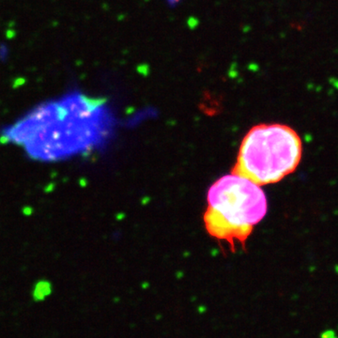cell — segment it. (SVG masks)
Listing matches in <instances>:
<instances>
[{"label":"cell","instance_id":"obj_3","mask_svg":"<svg viewBox=\"0 0 338 338\" xmlns=\"http://www.w3.org/2000/svg\"><path fill=\"white\" fill-rule=\"evenodd\" d=\"M301 158V141L290 127L272 123L253 127L244 136L232 174L262 186L294 172Z\"/></svg>","mask_w":338,"mask_h":338},{"label":"cell","instance_id":"obj_5","mask_svg":"<svg viewBox=\"0 0 338 338\" xmlns=\"http://www.w3.org/2000/svg\"><path fill=\"white\" fill-rule=\"evenodd\" d=\"M320 337H321V338H338V337L335 335V332H334L332 330H327V331L321 332Z\"/></svg>","mask_w":338,"mask_h":338},{"label":"cell","instance_id":"obj_2","mask_svg":"<svg viewBox=\"0 0 338 338\" xmlns=\"http://www.w3.org/2000/svg\"><path fill=\"white\" fill-rule=\"evenodd\" d=\"M208 208L203 220L208 233L245 246L254 227L267 213V199L259 185L241 176L230 174L217 180L208 192Z\"/></svg>","mask_w":338,"mask_h":338},{"label":"cell","instance_id":"obj_4","mask_svg":"<svg viewBox=\"0 0 338 338\" xmlns=\"http://www.w3.org/2000/svg\"><path fill=\"white\" fill-rule=\"evenodd\" d=\"M8 53H9V51H8V48H7L6 45H4V44L0 45V60L7 59Z\"/></svg>","mask_w":338,"mask_h":338},{"label":"cell","instance_id":"obj_1","mask_svg":"<svg viewBox=\"0 0 338 338\" xmlns=\"http://www.w3.org/2000/svg\"><path fill=\"white\" fill-rule=\"evenodd\" d=\"M113 126L104 100L71 92L32 109L7 128L2 138L24 146L32 158L57 161L103 143Z\"/></svg>","mask_w":338,"mask_h":338}]
</instances>
